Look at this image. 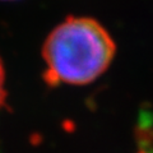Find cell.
Here are the masks:
<instances>
[{
  "label": "cell",
  "mask_w": 153,
  "mask_h": 153,
  "mask_svg": "<svg viewBox=\"0 0 153 153\" xmlns=\"http://www.w3.org/2000/svg\"><path fill=\"white\" fill-rule=\"evenodd\" d=\"M115 45L107 31L91 18H69L57 26L44 46L50 83L85 84L111 63Z\"/></svg>",
  "instance_id": "1"
},
{
  "label": "cell",
  "mask_w": 153,
  "mask_h": 153,
  "mask_svg": "<svg viewBox=\"0 0 153 153\" xmlns=\"http://www.w3.org/2000/svg\"><path fill=\"white\" fill-rule=\"evenodd\" d=\"M4 98H5V89H4V69L1 65V61H0V106L4 102Z\"/></svg>",
  "instance_id": "2"
}]
</instances>
